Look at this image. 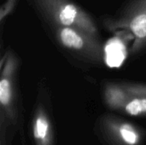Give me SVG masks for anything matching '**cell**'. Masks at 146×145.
<instances>
[{
  "label": "cell",
  "instance_id": "ba28073f",
  "mask_svg": "<svg viewBox=\"0 0 146 145\" xmlns=\"http://www.w3.org/2000/svg\"><path fill=\"white\" fill-rule=\"evenodd\" d=\"M122 85L131 95L146 97V85L133 83H122Z\"/></svg>",
  "mask_w": 146,
  "mask_h": 145
},
{
  "label": "cell",
  "instance_id": "3957f363",
  "mask_svg": "<svg viewBox=\"0 0 146 145\" xmlns=\"http://www.w3.org/2000/svg\"><path fill=\"white\" fill-rule=\"evenodd\" d=\"M54 37L64 49L92 62H102L104 50L98 36L71 26H52Z\"/></svg>",
  "mask_w": 146,
  "mask_h": 145
},
{
  "label": "cell",
  "instance_id": "7a4b0ae2",
  "mask_svg": "<svg viewBox=\"0 0 146 145\" xmlns=\"http://www.w3.org/2000/svg\"><path fill=\"white\" fill-rule=\"evenodd\" d=\"M110 31H128L133 39L131 53L138 54L146 48V0H130L115 18L104 21Z\"/></svg>",
  "mask_w": 146,
  "mask_h": 145
},
{
  "label": "cell",
  "instance_id": "9c48e42d",
  "mask_svg": "<svg viewBox=\"0 0 146 145\" xmlns=\"http://www.w3.org/2000/svg\"><path fill=\"white\" fill-rule=\"evenodd\" d=\"M17 0H6L5 3L1 6L0 8V21L1 23L3 22L4 19L12 14L14 11L15 5H16Z\"/></svg>",
  "mask_w": 146,
  "mask_h": 145
},
{
  "label": "cell",
  "instance_id": "5b68a950",
  "mask_svg": "<svg viewBox=\"0 0 146 145\" xmlns=\"http://www.w3.org/2000/svg\"><path fill=\"white\" fill-rule=\"evenodd\" d=\"M125 112L132 116L146 114V97L132 95L131 98L124 106Z\"/></svg>",
  "mask_w": 146,
  "mask_h": 145
},
{
  "label": "cell",
  "instance_id": "6da1fadb",
  "mask_svg": "<svg viewBox=\"0 0 146 145\" xmlns=\"http://www.w3.org/2000/svg\"><path fill=\"white\" fill-rule=\"evenodd\" d=\"M37 9L52 26H71L98 35V26L81 7L72 0H33Z\"/></svg>",
  "mask_w": 146,
  "mask_h": 145
},
{
  "label": "cell",
  "instance_id": "8992f818",
  "mask_svg": "<svg viewBox=\"0 0 146 145\" xmlns=\"http://www.w3.org/2000/svg\"><path fill=\"white\" fill-rule=\"evenodd\" d=\"M49 131V122L42 111H38L33 127L34 137L37 139L44 140L46 138Z\"/></svg>",
  "mask_w": 146,
  "mask_h": 145
},
{
  "label": "cell",
  "instance_id": "52a82bcc",
  "mask_svg": "<svg viewBox=\"0 0 146 145\" xmlns=\"http://www.w3.org/2000/svg\"><path fill=\"white\" fill-rule=\"evenodd\" d=\"M120 134L122 139L129 145H134L138 143L139 137L133 129L128 125H123L120 127Z\"/></svg>",
  "mask_w": 146,
  "mask_h": 145
},
{
  "label": "cell",
  "instance_id": "277c9868",
  "mask_svg": "<svg viewBox=\"0 0 146 145\" xmlns=\"http://www.w3.org/2000/svg\"><path fill=\"white\" fill-rule=\"evenodd\" d=\"M132 95L121 84L109 82L104 86V97L110 108L121 109L131 98Z\"/></svg>",
  "mask_w": 146,
  "mask_h": 145
}]
</instances>
